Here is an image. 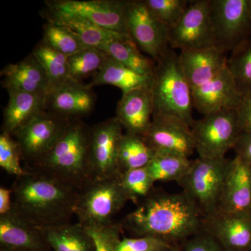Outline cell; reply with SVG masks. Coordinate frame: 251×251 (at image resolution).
Instances as JSON below:
<instances>
[{
  "instance_id": "1",
  "label": "cell",
  "mask_w": 251,
  "mask_h": 251,
  "mask_svg": "<svg viewBox=\"0 0 251 251\" xmlns=\"http://www.w3.org/2000/svg\"><path fill=\"white\" fill-rule=\"evenodd\" d=\"M202 219L197 207L183 191L171 193L153 188L120 224L123 231L134 237H154L181 246L202 230Z\"/></svg>"
},
{
  "instance_id": "2",
  "label": "cell",
  "mask_w": 251,
  "mask_h": 251,
  "mask_svg": "<svg viewBox=\"0 0 251 251\" xmlns=\"http://www.w3.org/2000/svg\"><path fill=\"white\" fill-rule=\"evenodd\" d=\"M26 171L11 187V211L38 227L70 223L80 190L40 172Z\"/></svg>"
},
{
  "instance_id": "3",
  "label": "cell",
  "mask_w": 251,
  "mask_h": 251,
  "mask_svg": "<svg viewBox=\"0 0 251 251\" xmlns=\"http://www.w3.org/2000/svg\"><path fill=\"white\" fill-rule=\"evenodd\" d=\"M90 130L81 120L71 121L52 148L25 169L49 175L81 191L92 181Z\"/></svg>"
},
{
  "instance_id": "4",
  "label": "cell",
  "mask_w": 251,
  "mask_h": 251,
  "mask_svg": "<svg viewBox=\"0 0 251 251\" xmlns=\"http://www.w3.org/2000/svg\"><path fill=\"white\" fill-rule=\"evenodd\" d=\"M150 87L153 114L179 117L190 126L194 122L192 90L179 62V54L170 49L156 62Z\"/></svg>"
},
{
  "instance_id": "5",
  "label": "cell",
  "mask_w": 251,
  "mask_h": 251,
  "mask_svg": "<svg viewBox=\"0 0 251 251\" xmlns=\"http://www.w3.org/2000/svg\"><path fill=\"white\" fill-rule=\"evenodd\" d=\"M228 158H198L178 184L202 217L219 210Z\"/></svg>"
},
{
  "instance_id": "6",
  "label": "cell",
  "mask_w": 251,
  "mask_h": 251,
  "mask_svg": "<svg viewBox=\"0 0 251 251\" xmlns=\"http://www.w3.org/2000/svg\"><path fill=\"white\" fill-rule=\"evenodd\" d=\"M122 188L120 175L101 180H92L80 191L75 215L84 226L110 224L128 202Z\"/></svg>"
},
{
  "instance_id": "7",
  "label": "cell",
  "mask_w": 251,
  "mask_h": 251,
  "mask_svg": "<svg viewBox=\"0 0 251 251\" xmlns=\"http://www.w3.org/2000/svg\"><path fill=\"white\" fill-rule=\"evenodd\" d=\"M191 130L199 158L211 159L226 158L242 134L236 110L216 112L194 120Z\"/></svg>"
},
{
  "instance_id": "8",
  "label": "cell",
  "mask_w": 251,
  "mask_h": 251,
  "mask_svg": "<svg viewBox=\"0 0 251 251\" xmlns=\"http://www.w3.org/2000/svg\"><path fill=\"white\" fill-rule=\"evenodd\" d=\"M215 46L232 52L251 36V0H210Z\"/></svg>"
},
{
  "instance_id": "9",
  "label": "cell",
  "mask_w": 251,
  "mask_h": 251,
  "mask_svg": "<svg viewBox=\"0 0 251 251\" xmlns=\"http://www.w3.org/2000/svg\"><path fill=\"white\" fill-rule=\"evenodd\" d=\"M127 1L123 0H51L46 1L48 12L81 18L96 25L128 34Z\"/></svg>"
},
{
  "instance_id": "10",
  "label": "cell",
  "mask_w": 251,
  "mask_h": 251,
  "mask_svg": "<svg viewBox=\"0 0 251 251\" xmlns=\"http://www.w3.org/2000/svg\"><path fill=\"white\" fill-rule=\"evenodd\" d=\"M126 25L133 42L155 62L171 49L169 29L153 14L144 0L127 1Z\"/></svg>"
},
{
  "instance_id": "11",
  "label": "cell",
  "mask_w": 251,
  "mask_h": 251,
  "mask_svg": "<svg viewBox=\"0 0 251 251\" xmlns=\"http://www.w3.org/2000/svg\"><path fill=\"white\" fill-rule=\"evenodd\" d=\"M71 121L45 110L14 135L25 168L32 166L52 148Z\"/></svg>"
},
{
  "instance_id": "12",
  "label": "cell",
  "mask_w": 251,
  "mask_h": 251,
  "mask_svg": "<svg viewBox=\"0 0 251 251\" xmlns=\"http://www.w3.org/2000/svg\"><path fill=\"white\" fill-rule=\"evenodd\" d=\"M124 128L116 117L91 127L90 166L92 180L120 175L118 156Z\"/></svg>"
},
{
  "instance_id": "13",
  "label": "cell",
  "mask_w": 251,
  "mask_h": 251,
  "mask_svg": "<svg viewBox=\"0 0 251 251\" xmlns=\"http://www.w3.org/2000/svg\"><path fill=\"white\" fill-rule=\"evenodd\" d=\"M210 0H191L177 23L169 29L171 49H202L215 46L209 15Z\"/></svg>"
},
{
  "instance_id": "14",
  "label": "cell",
  "mask_w": 251,
  "mask_h": 251,
  "mask_svg": "<svg viewBox=\"0 0 251 251\" xmlns=\"http://www.w3.org/2000/svg\"><path fill=\"white\" fill-rule=\"evenodd\" d=\"M142 137L155 153L189 158L196 151L191 127L179 117L153 115L151 125Z\"/></svg>"
},
{
  "instance_id": "15",
  "label": "cell",
  "mask_w": 251,
  "mask_h": 251,
  "mask_svg": "<svg viewBox=\"0 0 251 251\" xmlns=\"http://www.w3.org/2000/svg\"><path fill=\"white\" fill-rule=\"evenodd\" d=\"M202 228L225 251H251V214L218 211L202 217Z\"/></svg>"
},
{
  "instance_id": "16",
  "label": "cell",
  "mask_w": 251,
  "mask_h": 251,
  "mask_svg": "<svg viewBox=\"0 0 251 251\" xmlns=\"http://www.w3.org/2000/svg\"><path fill=\"white\" fill-rule=\"evenodd\" d=\"M92 86L71 79L54 89L46 98V110L65 120H81L93 111L96 95Z\"/></svg>"
},
{
  "instance_id": "17",
  "label": "cell",
  "mask_w": 251,
  "mask_h": 251,
  "mask_svg": "<svg viewBox=\"0 0 251 251\" xmlns=\"http://www.w3.org/2000/svg\"><path fill=\"white\" fill-rule=\"evenodd\" d=\"M193 108L204 116L226 110H237L242 96L226 67L217 76L192 90Z\"/></svg>"
},
{
  "instance_id": "18",
  "label": "cell",
  "mask_w": 251,
  "mask_h": 251,
  "mask_svg": "<svg viewBox=\"0 0 251 251\" xmlns=\"http://www.w3.org/2000/svg\"><path fill=\"white\" fill-rule=\"evenodd\" d=\"M227 54L216 46L180 51V67L191 90L217 76L227 67Z\"/></svg>"
},
{
  "instance_id": "19",
  "label": "cell",
  "mask_w": 251,
  "mask_h": 251,
  "mask_svg": "<svg viewBox=\"0 0 251 251\" xmlns=\"http://www.w3.org/2000/svg\"><path fill=\"white\" fill-rule=\"evenodd\" d=\"M219 211L251 214V165L237 156L229 162Z\"/></svg>"
},
{
  "instance_id": "20",
  "label": "cell",
  "mask_w": 251,
  "mask_h": 251,
  "mask_svg": "<svg viewBox=\"0 0 251 251\" xmlns=\"http://www.w3.org/2000/svg\"><path fill=\"white\" fill-rule=\"evenodd\" d=\"M153 114L152 94L147 86L123 94L115 117L126 133L143 136L151 125Z\"/></svg>"
},
{
  "instance_id": "21",
  "label": "cell",
  "mask_w": 251,
  "mask_h": 251,
  "mask_svg": "<svg viewBox=\"0 0 251 251\" xmlns=\"http://www.w3.org/2000/svg\"><path fill=\"white\" fill-rule=\"evenodd\" d=\"M3 85L7 91H20L46 96L52 91L44 67L32 53L21 62L8 64L1 72Z\"/></svg>"
},
{
  "instance_id": "22",
  "label": "cell",
  "mask_w": 251,
  "mask_h": 251,
  "mask_svg": "<svg viewBox=\"0 0 251 251\" xmlns=\"http://www.w3.org/2000/svg\"><path fill=\"white\" fill-rule=\"evenodd\" d=\"M1 247L21 251H49L50 249L39 229L12 211L0 216Z\"/></svg>"
},
{
  "instance_id": "23",
  "label": "cell",
  "mask_w": 251,
  "mask_h": 251,
  "mask_svg": "<svg viewBox=\"0 0 251 251\" xmlns=\"http://www.w3.org/2000/svg\"><path fill=\"white\" fill-rule=\"evenodd\" d=\"M9 99L4 109L1 133L11 136L34 117L46 110V96L20 91H8Z\"/></svg>"
},
{
  "instance_id": "24",
  "label": "cell",
  "mask_w": 251,
  "mask_h": 251,
  "mask_svg": "<svg viewBox=\"0 0 251 251\" xmlns=\"http://www.w3.org/2000/svg\"><path fill=\"white\" fill-rule=\"evenodd\" d=\"M39 229L52 251H95L93 239L80 223H68Z\"/></svg>"
},
{
  "instance_id": "25",
  "label": "cell",
  "mask_w": 251,
  "mask_h": 251,
  "mask_svg": "<svg viewBox=\"0 0 251 251\" xmlns=\"http://www.w3.org/2000/svg\"><path fill=\"white\" fill-rule=\"evenodd\" d=\"M47 16L48 22L67 28L88 47L100 49L110 41L129 36L99 27L94 23L81 18L61 16L49 12L47 13Z\"/></svg>"
},
{
  "instance_id": "26",
  "label": "cell",
  "mask_w": 251,
  "mask_h": 251,
  "mask_svg": "<svg viewBox=\"0 0 251 251\" xmlns=\"http://www.w3.org/2000/svg\"><path fill=\"white\" fill-rule=\"evenodd\" d=\"M152 76L141 75L130 70L115 59H107L103 67L92 77L90 85H110L118 87L123 94L140 87L150 86Z\"/></svg>"
},
{
  "instance_id": "27",
  "label": "cell",
  "mask_w": 251,
  "mask_h": 251,
  "mask_svg": "<svg viewBox=\"0 0 251 251\" xmlns=\"http://www.w3.org/2000/svg\"><path fill=\"white\" fill-rule=\"evenodd\" d=\"M99 50L104 51L110 58L141 75L152 76L155 72L156 62L142 53L130 36L115 39Z\"/></svg>"
},
{
  "instance_id": "28",
  "label": "cell",
  "mask_w": 251,
  "mask_h": 251,
  "mask_svg": "<svg viewBox=\"0 0 251 251\" xmlns=\"http://www.w3.org/2000/svg\"><path fill=\"white\" fill-rule=\"evenodd\" d=\"M155 153L140 135L125 133L120 143L118 156L120 175L145 168L153 159Z\"/></svg>"
},
{
  "instance_id": "29",
  "label": "cell",
  "mask_w": 251,
  "mask_h": 251,
  "mask_svg": "<svg viewBox=\"0 0 251 251\" xmlns=\"http://www.w3.org/2000/svg\"><path fill=\"white\" fill-rule=\"evenodd\" d=\"M193 161L186 157L176 155L155 153L153 159L146 168L155 182L161 181L178 183L187 174Z\"/></svg>"
},
{
  "instance_id": "30",
  "label": "cell",
  "mask_w": 251,
  "mask_h": 251,
  "mask_svg": "<svg viewBox=\"0 0 251 251\" xmlns=\"http://www.w3.org/2000/svg\"><path fill=\"white\" fill-rule=\"evenodd\" d=\"M32 54L46 71L52 91L72 79L67 56L51 49L42 41L36 46Z\"/></svg>"
},
{
  "instance_id": "31",
  "label": "cell",
  "mask_w": 251,
  "mask_h": 251,
  "mask_svg": "<svg viewBox=\"0 0 251 251\" xmlns=\"http://www.w3.org/2000/svg\"><path fill=\"white\" fill-rule=\"evenodd\" d=\"M227 65L239 94H251V36L231 52Z\"/></svg>"
},
{
  "instance_id": "32",
  "label": "cell",
  "mask_w": 251,
  "mask_h": 251,
  "mask_svg": "<svg viewBox=\"0 0 251 251\" xmlns=\"http://www.w3.org/2000/svg\"><path fill=\"white\" fill-rule=\"evenodd\" d=\"M108 57L101 50L91 47L69 57L71 77L81 81L89 76L93 77L103 67Z\"/></svg>"
},
{
  "instance_id": "33",
  "label": "cell",
  "mask_w": 251,
  "mask_h": 251,
  "mask_svg": "<svg viewBox=\"0 0 251 251\" xmlns=\"http://www.w3.org/2000/svg\"><path fill=\"white\" fill-rule=\"evenodd\" d=\"M41 41L68 57L89 48L67 28L50 22L44 26Z\"/></svg>"
},
{
  "instance_id": "34",
  "label": "cell",
  "mask_w": 251,
  "mask_h": 251,
  "mask_svg": "<svg viewBox=\"0 0 251 251\" xmlns=\"http://www.w3.org/2000/svg\"><path fill=\"white\" fill-rule=\"evenodd\" d=\"M122 188L129 201L139 204L140 199H144L154 188L153 181L146 167L133 170L120 175Z\"/></svg>"
},
{
  "instance_id": "35",
  "label": "cell",
  "mask_w": 251,
  "mask_h": 251,
  "mask_svg": "<svg viewBox=\"0 0 251 251\" xmlns=\"http://www.w3.org/2000/svg\"><path fill=\"white\" fill-rule=\"evenodd\" d=\"M153 14L168 29L174 27L187 9L191 0H144Z\"/></svg>"
},
{
  "instance_id": "36",
  "label": "cell",
  "mask_w": 251,
  "mask_h": 251,
  "mask_svg": "<svg viewBox=\"0 0 251 251\" xmlns=\"http://www.w3.org/2000/svg\"><path fill=\"white\" fill-rule=\"evenodd\" d=\"M85 227L93 239L95 251H117L123 232L120 221Z\"/></svg>"
},
{
  "instance_id": "37",
  "label": "cell",
  "mask_w": 251,
  "mask_h": 251,
  "mask_svg": "<svg viewBox=\"0 0 251 251\" xmlns=\"http://www.w3.org/2000/svg\"><path fill=\"white\" fill-rule=\"evenodd\" d=\"M21 151L14 137L7 133L0 135V167L8 174L16 177L27 173L21 166Z\"/></svg>"
},
{
  "instance_id": "38",
  "label": "cell",
  "mask_w": 251,
  "mask_h": 251,
  "mask_svg": "<svg viewBox=\"0 0 251 251\" xmlns=\"http://www.w3.org/2000/svg\"><path fill=\"white\" fill-rule=\"evenodd\" d=\"M181 246L173 245L151 237H124L117 251H180Z\"/></svg>"
},
{
  "instance_id": "39",
  "label": "cell",
  "mask_w": 251,
  "mask_h": 251,
  "mask_svg": "<svg viewBox=\"0 0 251 251\" xmlns=\"http://www.w3.org/2000/svg\"><path fill=\"white\" fill-rule=\"evenodd\" d=\"M181 251H225L210 234L200 231L181 245Z\"/></svg>"
},
{
  "instance_id": "40",
  "label": "cell",
  "mask_w": 251,
  "mask_h": 251,
  "mask_svg": "<svg viewBox=\"0 0 251 251\" xmlns=\"http://www.w3.org/2000/svg\"><path fill=\"white\" fill-rule=\"evenodd\" d=\"M238 125L242 133L251 132V94L243 96L236 110Z\"/></svg>"
},
{
  "instance_id": "41",
  "label": "cell",
  "mask_w": 251,
  "mask_h": 251,
  "mask_svg": "<svg viewBox=\"0 0 251 251\" xmlns=\"http://www.w3.org/2000/svg\"><path fill=\"white\" fill-rule=\"evenodd\" d=\"M233 150L236 156L251 165V132L242 133Z\"/></svg>"
},
{
  "instance_id": "42",
  "label": "cell",
  "mask_w": 251,
  "mask_h": 251,
  "mask_svg": "<svg viewBox=\"0 0 251 251\" xmlns=\"http://www.w3.org/2000/svg\"><path fill=\"white\" fill-rule=\"evenodd\" d=\"M12 210V189L0 188V216L9 214Z\"/></svg>"
},
{
  "instance_id": "43",
  "label": "cell",
  "mask_w": 251,
  "mask_h": 251,
  "mask_svg": "<svg viewBox=\"0 0 251 251\" xmlns=\"http://www.w3.org/2000/svg\"><path fill=\"white\" fill-rule=\"evenodd\" d=\"M0 251H21L15 250V249H6V248L1 247V250H0Z\"/></svg>"
},
{
  "instance_id": "44",
  "label": "cell",
  "mask_w": 251,
  "mask_h": 251,
  "mask_svg": "<svg viewBox=\"0 0 251 251\" xmlns=\"http://www.w3.org/2000/svg\"></svg>"
}]
</instances>
